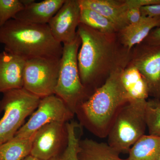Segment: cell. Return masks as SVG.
Instances as JSON below:
<instances>
[{
	"mask_svg": "<svg viewBox=\"0 0 160 160\" xmlns=\"http://www.w3.org/2000/svg\"><path fill=\"white\" fill-rule=\"evenodd\" d=\"M123 69L115 66L103 85L80 103L76 110L81 126L100 138L107 137L118 112L129 101L121 82Z\"/></svg>",
	"mask_w": 160,
	"mask_h": 160,
	"instance_id": "obj_1",
	"label": "cell"
},
{
	"mask_svg": "<svg viewBox=\"0 0 160 160\" xmlns=\"http://www.w3.org/2000/svg\"><path fill=\"white\" fill-rule=\"evenodd\" d=\"M0 44L5 51L27 59L46 57L61 58L63 44L53 37L47 25L12 19L0 27Z\"/></svg>",
	"mask_w": 160,
	"mask_h": 160,
	"instance_id": "obj_2",
	"label": "cell"
},
{
	"mask_svg": "<svg viewBox=\"0 0 160 160\" xmlns=\"http://www.w3.org/2000/svg\"><path fill=\"white\" fill-rule=\"evenodd\" d=\"M77 33L81 40L78 55L81 81L89 95L97 89L101 76L114 62L115 48L112 35L102 33L80 23ZM90 96V95H89Z\"/></svg>",
	"mask_w": 160,
	"mask_h": 160,
	"instance_id": "obj_3",
	"label": "cell"
},
{
	"mask_svg": "<svg viewBox=\"0 0 160 160\" xmlns=\"http://www.w3.org/2000/svg\"><path fill=\"white\" fill-rule=\"evenodd\" d=\"M146 100H130L122 107L108 134V143L121 153H128L145 135Z\"/></svg>",
	"mask_w": 160,
	"mask_h": 160,
	"instance_id": "obj_4",
	"label": "cell"
},
{
	"mask_svg": "<svg viewBox=\"0 0 160 160\" xmlns=\"http://www.w3.org/2000/svg\"><path fill=\"white\" fill-rule=\"evenodd\" d=\"M81 40L78 34L74 41L63 44L55 92V95L62 100L74 115L78 105L89 97L82 84L79 72L78 55Z\"/></svg>",
	"mask_w": 160,
	"mask_h": 160,
	"instance_id": "obj_5",
	"label": "cell"
},
{
	"mask_svg": "<svg viewBox=\"0 0 160 160\" xmlns=\"http://www.w3.org/2000/svg\"><path fill=\"white\" fill-rule=\"evenodd\" d=\"M41 98L24 88L3 93L0 101V146L13 138L26 118L38 108Z\"/></svg>",
	"mask_w": 160,
	"mask_h": 160,
	"instance_id": "obj_6",
	"label": "cell"
},
{
	"mask_svg": "<svg viewBox=\"0 0 160 160\" xmlns=\"http://www.w3.org/2000/svg\"><path fill=\"white\" fill-rule=\"evenodd\" d=\"M61 58L38 57L26 59L23 88L40 98L55 94Z\"/></svg>",
	"mask_w": 160,
	"mask_h": 160,
	"instance_id": "obj_7",
	"label": "cell"
},
{
	"mask_svg": "<svg viewBox=\"0 0 160 160\" xmlns=\"http://www.w3.org/2000/svg\"><path fill=\"white\" fill-rule=\"evenodd\" d=\"M36 109L14 137H31L39 129L49 123H67L74 116L62 100L55 94L41 98Z\"/></svg>",
	"mask_w": 160,
	"mask_h": 160,
	"instance_id": "obj_8",
	"label": "cell"
},
{
	"mask_svg": "<svg viewBox=\"0 0 160 160\" xmlns=\"http://www.w3.org/2000/svg\"><path fill=\"white\" fill-rule=\"evenodd\" d=\"M66 123L53 122L35 132L30 155L42 160H50L61 155L68 142Z\"/></svg>",
	"mask_w": 160,
	"mask_h": 160,
	"instance_id": "obj_9",
	"label": "cell"
},
{
	"mask_svg": "<svg viewBox=\"0 0 160 160\" xmlns=\"http://www.w3.org/2000/svg\"><path fill=\"white\" fill-rule=\"evenodd\" d=\"M80 7L78 0H65L58 11L48 25L53 37L62 44L74 41L80 24Z\"/></svg>",
	"mask_w": 160,
	"mask_h": 160,
	"instance_id": "obj_10",
	"label": "cell"
},
{
	"mask_svg": "<svg viewBox=\"0 0 160 160\" xmlns=\"http://www.w3.org/2000/svg\"><path fill=\"white\" fill-rule=\"evenodd\" d=\"M145 79L149 95L160 100V46L143 44L132 62Z\"/></svg>",
	"mask_w": 160,
	"mask_h": 160,
	"instance_id": "obj_11",
	"label": "cell"
},
{
	"mask_svg": "<svg viewBox=\"0 0 160 160\" xmlns=\"http://www.w3.org/2000/svg\"><path fill=\"white\" fill-rule=\"evenodd\" d=\"M26 61L5 50L0 52V93L23 88Z\"/></svg>",
	"mask_w": 160,
	"mask_h": 160,
	"instance_id": "obj_12",
	"label": "cell"
},
{
	"mask_svg": "<svg viewBox=\"0 0 160 160\" xmlns=\"http://www.w3.org/2000/svg\"><path fill=\"white\" fill-rule=\"evenodd\" d=\"M81 9H89L98 12L114 23L119 31L128 26L126 13L128 6L126 1L78 0Z\"/></svg>",
	"mask_w": 160,
	"mask_h": 160,
	"instance_id": "obj_13",
	"label": "cell"
},
{
	"mask_svg": "<svg viewBox=\"0 0 160 160\" xmlns=\"http://www.w3.org/2000/svg\"><path fill=\"white\" fill-rule=\"evenodd\" d=\"M65 0H45L32 2L25 6L14 19L38 25H47L58 11Z\"/></svg>",
	"mask_w": 160,
	"mask_h": 160,
	"instance_id": "obj_14",
	"label": "cell"
},
{
	"mask_svg": "<svg viewBox=\"0 0 160 160\" xmlns=\"http://www.w3.org/2000/svg\"><path fill=\"white\" fill-rule=\"evenodd\" d=\"M160 26V16H142L138 22L129 25L120 30L121 42L128 50L138 45L146 38L156 27Z\"/></svg>",
	"mask_w": 160,
	"mask_h": 160,
	"instance_id": "obj_15",
	"label": "cell"
},
{
	"mask_svg": "<svg viewBox=\"0 0 160 160\" xmlns=\"http://www.w3.org/2000/svg\"><path fill=\"white\" fill-rule=\"evenodd\" d=\"M120 154L107 143L86 138L80 140L79 143L78 160H128L120 158Z\"/></svg>",
	"mask_w": 160,
	"mask_h": 160,
	"instance_id": "obj_16",
	"label": "cell"
},
{
	"mask_svg": "<svg viewBox=\"0 0 160 160\" xmlns=\"http://www.w3.org/2000/svg\"><path fill=\"white\" fill-rule=\"evenodd\" d=\"M122 85L130 100H146L149 89L145 79L133 65L123 69L121 75Z\"/></svg>",
	"mask_w": 160,
	"mask_h": 160,
	"instance_id": "obj_17",
	"label": "cell"
},
{
	"mask_svg": "<svg viewBox=\"0 0 160 160\" xmlns=\"http://www.w3.org/2000/svg\"><path fill=\"white\" fill-rule=\"evenodd\" d=\"M128 153V160H159L160 136L144 135L132 146Z\"/></svg>",
	"mask_w": 160,
	"mask_h": 160,
	"instance_id": "obj_18",
	"label": "cell"
},
{
	"mask_svg": "<svg viewBox=\"0 0 160 160\" xmlns=\"http://www.w3.org/2000/svg\"><path fill=\"white\" fill-rule=\"evenodd\" d=\"M34 135L29 138L13 137L1 145L0 160H22L30 155Z\"/></svg>",
	"mask_w": 160,
	"mask_h": 160,
	"instance_id": "obj_19",
	"label": "cell"
},
{
	"mask_svg": "<svg viewBox=\"0 0 160 160\" xmlns=\"http://www.w3.org/2000/svg\"><path fill=\"white\" fill-rule=\"evenodd\" d=\"M80 22L81 24L102 33L113 34L119 31L111 21L91 9H81Z\"/></svg>",
	"mask_w": 160,
	"mask_h": 160,
	"instance_id": "obj_20",
	"label": "cell"
},
{
	"mask_svg": "<svg viewBox=\"0 0 160 160\" xmlns=\"http://www.w3.org/2000/svg\"><path fill=\"white\" fill-rule=\"evenodd\" d=\"M68 133V142L66 149L61 155L62 160H78V158L79 143L81 140V133L78 130L82 127L74 121H69L66 123Z\"/></svg>",
	"mask_w": 160,
	"mask_h": 160,
	"instance_id": "obj_21",
	"label": "cell"
},
{
	"mask_svg": "<svg viewBox=\"0 0 160 160\" xmlns=\"http://www.w3.org/2000/svg\"><path fill=\"white\" fill-rule=\"evenodd\" d=\"M146 119L149 134L160 136V100L154 98L147 101Z\"/></svg>",
	"mask_w": 160,
	"mask_h": 160,
	"instance_id": "obj_22",
	"label": "cell"
},
{
	"mask_svg": "<svg viewBox=\"0 0 160 160\" xmlns=\"http://www.w3.org/2000/svg\"><path fill=\"white\" fill-rule=\"evenodd\" d=\"M24 8L22 0H0V27L14 19Z\"/></svg>",
	"mask_w": 160,
	"mask_h": 160,
	"instance_id": "obj_23",
	"label": "cell"
},
{
	"mask_svg": "<svg viewBox=\"0 0 160 160\" xmlns=\"http://www.w3.org/2000/svg\"><path fill=\"white\" fill-rule=\"evenodd\" d=\"M126 3L128 6V9L126 13V20L128 26L138 22L142 17L140 7L133 6L129 3L128 0H126Z\"/></svg>",
	"mask_w": 160,
	"mask_h": 160,
	"instance_id": "obj_24",
	"label": "cell"
},
{
	"mask_svg": "<svg viewBox=\"0 0 160 160\" xmlns=\"http://www.w3.org/2000/svg\"><path fill=\"white\" fill-rule=\"evenodd\" d=\"M142 16L154 17L160 16V4L143 6L140 8Z\"/></svg>",
	"mask_w": 160,
	"mask_h": 160,
	"instance_id": "obj_25",
	"label": "cell"
},
{
	"mask_svg": "<svg viewBox=\"0 0 160 160\" xmlns=\"http://www.w3.org/2000/svg\"><path fill=\"white\" fill-rule=\"evenodd\" d=\"M145 41L146 44L152 46H160V26L152 30Z\"/></svg>",
	"mask_w": 160,
	"mask_h": 160,
	"instance_id": "obj_26",
	"label": "cell"
},
{
	"mask_svg": "<svg viewBox=\"0 0 160 160\" xmlns=\"http://www.w3.org/2000/svg\"><path fill=\"white\" fill-rule=\"evenodd\" d=\"M22 160H40L38 158L34 157L32 156L31 155H29L28 156L26 157L25 158L23 159Z\"/></svg>",
	"mask_w": 160,
	"mask_h": 160,
	"instance_id": "obj_27",
	"label": "cell"
},
{
	"mask_svg": "<svg viewBox=\"0 0 160 160\" xmlns=\"http://www.w3.org/2000/svg\"><path fill=\"white\" fill-rule=\"evenodd\" d=\"M60 156L53 158L51 159H50V160H62Z\"/></svg>",
	"mask_w": 160,
	"mask_h": 160,
	"instance_id": "obj_28",
	"label": "cell"
},
{
	"mask_svg": "<svg viewBox=\"0 0 160 160\" xmlns=\"http://www.w3.org/2000/svg\"><path fill=\"white\" fill-rule=\"evenodd\" d=\"M159 160H160V159H159Z\"/></svg>",
	"mask_w": 160,
	"mask_h": 160,
	"instance_id": "obj_29",
	"label": "cell"
}]
</instances>
